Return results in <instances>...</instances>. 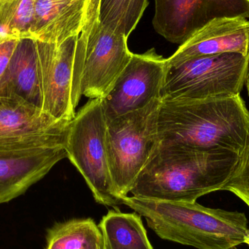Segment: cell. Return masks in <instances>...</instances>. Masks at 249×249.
<instances>
[{"mask_svg":"<svg viewBox=\"0 0 249 249\" xmlns=\"http://www.w3.org/2000/svg\"><path fill=\"white\" fill-rule=\"evenodd\" d=\"M64 158L65 148L0 150V204L24 194Z\"/></svg>","mask_w":249,"mask_h":249,"instance_id":"4fadbf2b","label":"cell"},{"mask_svg":"<svg viewBox=\"0 0 249 249\" xmlns=\"http://www.w3.org/2000/svg\"><path fill=\"white\" fill-rule=\"evenodd\" d=\"M35 1L13 0L0 2V40L32 38Z\"/></svg>","mask_w":249,"mask_h":249,"instance_id":"ac0fdd59","label":"cell"},{"mask_svg":"<svg viewBox=\"0 0 249 249\" xmlns=\"http://www.w3.org/2000/svg\"><path fill=\"white\" fill-rule=\"evenodd\" d=\"M1 96H16L42 109L36 40L20 39L0 82Z\"/></svg>","mask_w":249,"mask_h":249,"instance_id":"5bb4252c","label":"cell"},{"mask_svg":"<svg viewBox=\"0 0 249 249\" xmlns=\"http://www.w3.org/2000/svg\"><path fill=\"white\" fill-rule=\"evenodd\" d=\"M247 56H248V73H247V82H246V86H247V91H248V94L249 96V52H248V55H247Z\"/></svg>","mask_w":249,"mask_h":249,"instance_id":"44dd1931","label":"cell"},{"mask_svg":"<svg viewBox=\"0 0 249 249\" xmlns=\"http://www.w3.org/2000/svg\"><path fill=\"white\" fill-rule=\"evenodd\" d=\"M249 20L245 18H219L208 23L190 36L169 58L167 67L189 60L227 53L247 55Z\"/></svg>","mask_w":249,"mask_h":249,"instance_id":"7c38bea8","label":"cell"},{"mask_svg":"<svg viewBox=\"0 0 249 249\" xmlns=\"http://www.w3.org/2000/svg\"><path fill=\"white\" fill-rule=\"evenodd\" d=\"M241 157L231 152L160 144L130 193L139 198L194 203L202 196L224 190Z\"/></svg>","mask_w":249,"mask_h":249,"instance_id":"6da1fadb","label":"cell"},{"mask_svg":"<svg viewBox=\"0 0 249 249\" xmlns=\"http://www.w3.org/2000/svg\"><path fill=\"white\" fill-rule=\"evenodd\" d=\"M127 38L98 22L86 42H77L76 72L82 96L104 99L131 59Z\"/></svg>","mask_w":249,"mask_h":249,"instance_id":"52a82bcc","label":"cell"},{"mask_svg":"<svg viewBox=\"0 0 249 249\" xmlns=\"http://www.w3.org/2000/svg\"><path fill=\"white\" fill-rule=\"evenodd\" d=\"M45 249H105V240L93 219H71L48 230Z\"/></svg>","mask_w":249,"mask_h":249,"instance_id":"2e32d148","label":"cell"},{"mask_svg":"<svg viewBox=\"0 0 249 249\" xmlns=\"http://www.w3.org/2000/svg\"><path fill=\"white\" fill-rule=\"evenodd\" d=\"M13 1V0H0V2H6V1Z\"/></svg>","mask_w":249,"mask_h":249,"instance_id":"603a6c76","label":"cell"},{"mask_svg":"<svg viewBox=\"0 0 249 249\" xmlns=\"http://www.w3.org/2000/svg\"><path fill=\"white\" fill-rule=\"evenodd\" d=\"M99 228L105 240V249H154L151 245L142 216L109 210L102 217Z\"/></svg>","mask_w":249,"mask_h":249,"instance_id":"9a60e30c","label":"cell"},{"mask_svg":"<svg viewBox=\"0 0 249 249\" xmlns=\"http://www.w3.org/2000/svg\"><path fill=\"white\" fill-rule=\"evenodd\" d=\"M69 124L18 96L0 95V150L65 148Z\"/></svg>","mask_w":249,"mask_h":249,"instance_id":"9c48e42d","label":"cell"},{"mask_svg":"<svg viewBox=\"0 0 249 249\" xmlns=\"http://www.w3.org/2000/svg\"><path fill=\"white\" fill-rule=\"evenodd\" d=\"M248 56L227 53L167 67L161 99H224L240 96L247 82Z\"/></svg>","mask_w":249,"mask_h":249,"instance_id":"8992f818","label":"cell"},{"mask_svg":"<svg viewBox=\"0 0 249 249\" xmlns=\"http://www.w3.org/2000/svg\"><path fill=\"white\" fill-rule=\"evenodd\" d=\"M152 24L157 33L184 43L199 29L219 18H249V0H155Z\"/></svg>","mask_w":249,"mask_h":249,"instance_id":"8fae6325","label":"cell"},{"mask_svg":"<svg viewBox=\"0 0 249 249\" xmlns=\"http://www.w3.org/2000/svg\"><path fill=\"white\" fill-rule=\"evenodd\" d=\"M57 1H61V0H57Z\"/></svg>","mask_w":249,"mask_h":249,"instance_id":"d4e9b609","label":"cell"},{"mask_svg":"<svg viewBox=\"0 0 249 249\" xmlns=\"http://www.w3.org/2000/svg\"><path fill=\"white\" fill-rule=\"evenodd\" d=\"M160 144L242 156L249 144V110L240 96L224 99H161Z\"/></svg>","mask_w":249,"mask_h":249,"instance_id":"7a4b0ae2","label":"cell"},{"mask_svg":"<svg viewBox=\"0 0 249 249\" xmlns=\"http://www.w3.org/2000/svg\"><path fill=\"white\" fill-rule=\"evenodd\" d=\"M161 99L142 109L107 121L108 162L112 183L120 197L135 182L160 146L158 117Z\"/></svg>","mask_w":249,"mask_h":249,"instance_id":"277c9868","label":"cell"},{"mask_svg":"<svg viewBox=\"0 0 249 249\" xmlns=\"http://www.w3.org/2000/svg\"><path fill=\"white\" fill-rule=\"evenodd\" d=\"M231 249H239L237 248V247H232V248Z\"/></svg>","mask_w":249,"mask_h":249,"instance_id":"cb8c5ba5","label":"cell"},{"mask_svg":"<svg viewBox=\"0 0 249 249\" xmlns=\"http://www.w3.org/2000/svg\"><path fill=\"white\" fill-rule=\"evenodd\" d=\"M244 244H247V245L249 247V232L248 235H247L245 238V241H244Z\"/></svg>","mask_w":249,"mask_h":249,"instance_id":"7402d4cb","label":"cell"},{"mask_svg":"<svg viewBox=\"0 0 249 249\" xmlns=\"http://www.w3.org/2000/svg\"><path fill=\"white\" fill-rule=\"evenodd\" d=\"M107 124L102 99H90L68 124L65 150L67 158L86 180L95 200L118 209L123 204L111 177Z\"/></svg>","mask_w":249,"mask_h":249,"instance_id":"5b68a950","label":"cell"},{"mask_svg":"<svg viewBox=\"0 0 249 249\" xmlns=\"http://www.w3.org/2000/svg\"><path fill=\"white\" fill-rule=\"evenodd\" d=\"M121 202L143 216L160 238L197 249H231L244 244L249 232L247 216L237 211L133 196Z\"/></svg>","mask_w":249,"mask_h":249,"instance_id":"3957f363","label":"cell"},{"mask_svg":"<svg viewBox=\"0 0 249 249\" xmlns=\"http://www.w3.org/2000/svg\"><path fill=\"white\" fill-rule=\"evenodd\" d=\"M166 71L167 59L158 55L155 48L133 53L110 91L102 99L107 121L161 99Z\"/></svg>","mask_w":249,"mask_h":249,"instance_id":"30bf717a","label":"cell"},{"mask_svg":"<svg viewBox=\"0 0 249 249\" xmlns=\"http://www.w3.org/2000/svg\"><path fill=\"white\" fill-rule=\"evenodd\" d=\"M224 190L233 193L249 207V144L241 157V163Z\"/></svg>","mask_w":249,"mask_h":249,"instance_id":"d6986e66","label":"cell"},{"mask_svg":"<svg viewBox=\"0 0 249 249\" xmlns=\"http://www.w3.org/2000/svg\"><path fill=\"white\" fill-rule=\"evenodd\" d=\"M101 0H87L84 26L79 38L86 40L96 23L99 22V10Z\"/></svg>","mask_w":249,"mask_h":249,"instance_id":"ffe728a7","label":"cell"},{"mask_svg":"<svg viewBox=\"0 0 249 249\" xmlns=\"http://www.w3.org/2000/svg\"><path fill=\"white\" fill-rule=\"evenodd\" d=\"M148 4V0H101L99 21L107 29L128 38Z\"/></svg>","mask_w":249,"mask_h":249,"instance_id":"e0dca14e","label":"cell"},{"mask_svg":"<svg viewBox=\"0 0 249 249\" xmlns=\"http://www.w3.org/2000/svg\"><path fill=\"white\" fill-rule=\"evenodd\" d=\"M79 36L58 43L36 40L42 109L56 121L70 122L82 94L76 73Z\"/></svg>","mask_w":249,"mask_h":249,"instance_id":"ba28073f","label":"cell"}]
</instances>
